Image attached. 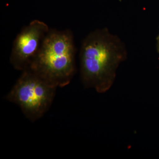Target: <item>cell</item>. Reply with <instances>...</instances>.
Returning <instances> with one entry per match:
<instances>
[{
  "mask_svg": "<svg viewBox=\"0 0 159 159\" xmlns=\"http://www.w3.org/2000/svg\"><path fill=\"white\" fill-rule=\"evenodd\" d=\"M127 57L125 43L104 28L89 33L80 53L81 80L86 88L103 93L113 84L117 70Z\"/></svg>",
  "mask_w": 159,
  "mask_h": 159,
  "instance_id": "cell-1",
  "label": "cell"
},
{
  "mask_svg": "<svg viewBox=\"0 0 159 159\" xmlns=\"http://www.w3.org/2000/svg\"><path fill=\"white\" fill-rule=\"evenodd\" d=\"M75 54L72 31L50 29L29 68L56 87H63L76 72Z\"/></svg>",
  "mask_w": 159,
  "mask_h": 159,
  "instance_id": "cell-2",
  "label": "cell"
},
{
  "mask_svg": "<svg viewBox=\"0 0 159 159\" xmlns=\"http://www.w3.org/2000/svg\"><path fill=\"white\" fill-rule=\"evenodd\" d=\"M57 88L28 68L22 71L6 98L18 105L27 118L34 122L51 107Z\"/></svg>",
  "mask_w": 159,
  "mask_h": 159,
  "instance_id": "cell-3",
  "label": "cell"
},
{
  "mask_svg": "<svg viewBox=\"0 0 159 159\" xmlns=\"http://www.w3.org/2000/svg\"><path fill=\"white\" fill-rule=\"evenodd\" d=\"M50 30L47 24L38 20H33L21 29L13 42L10 57L16 70L23 71L29 68Z\"/></svg>",
  "mask_w": 159,
  "mask_h": 159,
  "instance_id": "cell-4",
  "label": "cell"
},
{
  "mask_svg": "<svg viewBox=\"0 0 159 159\" xmlns=\"http://www.w3.org/2000/svg\"><path fill=\"white\" fill-rule=\"evenodd\" d=\"M157 41L158 51V52H159V40H157Z\"/></svg>",
  "mask_w": 159,
  "mask_h": 159,
  "instance_id": "cell-5",
  "label": "cell"
},
{
  "mask_svg": "<svg viewBox=\"0 0 159 159\" xmlns=\"http://www.w3.org/2000/svg\"><path fill=\"white\" fill-rule=\"evenodd\" d=\"M157 40H159V34L158 36L157 39Z\"/></svg>",
  "mask_w": 159,
  "mask_h": 159,
  "instance_id": "cell-6",
  "label": "cell"
}]
</instances>
